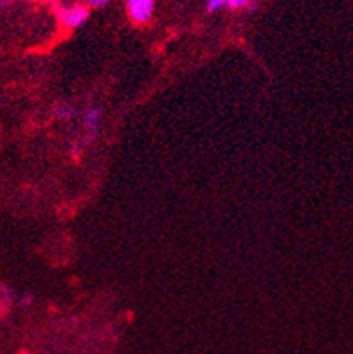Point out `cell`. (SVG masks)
Listing matches in <instances>:
<instances>
[{
    "label": "cell",
    "instance_id": "cell-1",
    "mask_svg": "<svg viewBox=\"0 0 353 354\" xmlns=\"http://www.w3.org/2000/svg\"><path fill=\"white\" fill-rule=\"evenodd\" d=\"M101 121H103V110L98 105L88 107L81 115V128H83V137L79 139V142L74 146V150H83L88 144H92L96 141V137L99 135L101 130Z\"/></svg>",
    "mask_w": 353,
    "mask_h": 354
},
{
    "label": "cell",
    "instance_id": "cell-2",
    "mask_svg": "<svg viewBox=\"0 0 353 354\" xmlns=\"http://www.w3.org/2000/svg\"><path fill=\"white\" fill-rule=\"evenodd\" d=\"M88 8L83 4L69 5V8H60L58 16L62 20V24L69 29H78L88 20Z\"/></svg>",
    "mask_w": 353,
    "mask_h": 354
},
{
    "label": "cell",
    "instance_id": "cell-3",
    "mask_svg": "<svg viewBox=\"0 0 353 354\" xmlns=\"http://www.w3.org/2000/svg\"><path fill=\"white\" fill-rule=\"evenodd\" d=\"M128 13L135 24H146L153 15V0H127Z\"/></svg>",
    "mask_w": 353,
    "mask_h": 354
},
{
    "label": "cell",
    "instance_id": "cell-4",
    "mask_svg": "<svg viewBox=\"0 0 353 354\" xmlns=\"http://www.w3.org/2000/svg\"><path fill=\"white\" fill-rule=\"evenodd\" d=\"M54 117L58 119V121H73L74 117H76V108H74L73 103L69 101H64L60 103L58 107L54 108Z\"/></svg>",
    "mask_w": 353,
    "mask_h": 354
},
{
    "label": "cell",
    "instance_id": "cell-5",
    "mask_svg": "<svg viewBox=\"0 0 353 354\" xmlns=\"http://www.w3.org/2000/svg\"><path fill=\"white\" fill-rule=\"evenodd\" d=\"M226 5H229V0H207V11L209 13H215V11L222 10Z\"/></svg>",
    "mask_w": 353,
    "mask_h": 354
},
{
    "label": "cell",
    "instance_id": "cell-6",
    "mask_svg": "<svg viewBox=\"0 0 353 354\" xmlns=\"http://www.w3.org/2000/svg\"><path fill=\"white\" fill-rule=\"evenodd\" d=\"M254 0H229V8L231 10H241V8H246V5L252 4Z\"/></svg>",
    "mask_w": 353,
    "mask_h": 354
},
{
    "label": "cell",
    "instance_id": "cell-7",
    "mask_svg": "<svg viewBox=\"0 0 353 354\" xmlns=\"http://www.w3.org/2000/svg\"><path fill=\"white\" fill-rule=\"evenodd\" d=\"M108 4V0H85V5H90V8H103Z\"/></svg>",
    "mask_w": 353,
    "mask_h": 354
},
{
    "label": "cell",
    "instance_id": "cell-8",
    "mask_svg": "<svg viewBox=\"0 0 353 354\" xmlns=\"http://www.w3.org/2000/svg\"><path fill=\"white\" fill-rule=\"evenodd\" d=\"M11 2H13V0H0V11L4 10V8H8V5H10Z\"/></svg>",
    "mask_w": 353,
    "mask_h": 354
}]
</instances>
